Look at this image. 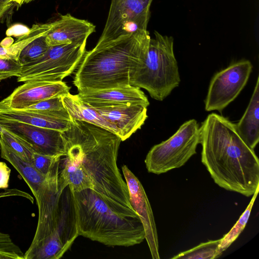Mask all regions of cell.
I'll use <instances>...</instances> for the list:
<instances>
[{
  "mask_svg": "<svg viewBox=\"0 0 259 259\" xmlns=\"http://www.w3.org/2000/svg\"><path fill=\"white\" fill-rule=\"evenodd\" d=\"M63 136L65 154L60 159L59 188L68 186L72 192L90 189L114 209L133 211L127 186L117 164L121 139L105 129L72 118Z\"/></svg>",
  "mask_w": 259,
  "mask_h": 259,
  "instance_id": "cell-1",
  "label": "cell"
},
{
  "mask_svg": "<svg viewBox=\"0 0 259 259\" xmlns=\"http://www.w3.org/2000/svg\"><path fill=\"white\" fill-rule=\"evenodd\" d=\"M201 160L214 182L246 197L259 188V160L238 133L235 124L215 113L200 126Z\"/></svg>",
  "mask_w": 259,
  "mask_h": 259,
  "instance_id": "cell-2",
  "label": "cell"
},
{
  "mask_svg": "<svg viewBox=\"0 0 259 259\" xmlns=\"http://www.w3.org/2000/svg\"><path fill=\"white\" fill-rule=\"evenodd\" d=\"M151 37L148 30L125 35L85 52L73 78L78 92L130 85L145 60Z\"/></svg>",
  "mask_w": 259,
  "mask_h": 259,
  "instance_id": "cell-3",
  "label": "cell"
},
{
  "mask_svg": "<svg viewBox=\"0 0 259 259\" xmlns=\"http://www.w3.org/2000/svg\"><path fill=\"white\" fill-rule=\"evenodd\" d=\"M73 194L79 236L106 245L124 247L145 239L143 225L136 212L114 209L90 189Z\"/></svg>",
  "mask_w": 259,
  "mask_h": 259,
  "instance_id": "cell-4",
  "label": "cell"
},
{
  "mask_svg": "<svg viewBox=\"0 0 259 259\" xmlns=\"http://www.w3.org/2000/svg\"><path fill=\"white\" fill-rule=\"evenodd\" d=\"M37 206V228L24 259L60 258L79 236L73 192L55 185Z\"/></svg>",
  "mask_w": 259,
  "mask_h": 259,
  "instance_id": "cell-5",
  "label": "cell"
},
{
  "mask_svg": "<svg viewBox=\"0 0 259 259\" xmlns=\"http://www.w3.org/2000/svg\"><path fill=\"white\" fill-rule=\"evenodd\" d=\"M143 63L132 75L130 85L146 90L150 97L162 101L178 87L181 79L171 36L154 32Z\"/></svg>",
  "mask_w": 259,
  "mask_h": 259,
  "instance_id": "cell-6",
  "label": "cell"
},
{
  "mask_svg": "<svg viewBox=\"0 0 259 259\" xmlns=\"http://www.w3.org/2000/svg\"><path fill=\"white\" fill-rule=\"evenodd\" d=\"M198 144L199 125L195 119H190L168 139L151 148L145 160L146 167L156 175L179 168L196 153Z\"/></svg>",
  "mask_w": 259,
  "mask_h": 259,
  "instance_id": "cell-7",
  "label": "cell"
},
{
  "mask_svg": "<svg viewBox=\"0 0 259 259\" xmlns=\"http://www.w3.org/2000/svg\"><path fill=\"white\" fill-rule=\"evenodd\" d=\"M87 42L72 43L49 47L34 62L22 65L18 82L38 80L62 81L76 69L85 53Z\"/></svg>",
  "mask_w": 259,
  "mask_h": 259,
  "instance_id": "cell-8",
  "label": "cell"
},
{
  "mask_svg": "<svg viewBox=\"0 0 259 259\" xmlns=\"http://www.w3.org/2000/svg\"><path fill=\"white\" fill-rule=\"evenodd\" d=\"M153 0H111L105 25L97 44L147 30Z\"/></svg>",
  "mask_w": 259,
  "mask_h": 259,
  "instance_id": "cell-9",
  "label": "cell"
},
{
  "mask_svg": "<svg viewBox=\"0 0 259 259\" xmlns=\"http://www.w3.org/2000/svg\"><path fill=\"white\" fill-rule=\"evenodd\" d=\"M252 67L250 61L241 60L216 73L210 82L205 100V110L221 113L243 89Z\"/></svg>",
  "mask_w": 259,
  "mask_h": 259,
  "instance_id": "cell-10",
  "label": "cell"
},
{
  "mask_svg": "<svg viewBox=\"0 0 259 259\" xmlns=\"http://www.w3.org/2000/svg\"><path fill=\"white\" fill-rule=\"evenodd\" d=\"M0 125L27 144L35 153L51 156L65 154V142L62 132L2 119Z\"/></svg>",
  "mask_w": 259,
  "mask_h": 259,
  "instance_id": "cell-11",
  "label": "cell"
},
{
  "mask_svg": "<svg viewBox=\"0 0 259 259\" xmlns=\"http://www.w3.org/2000/svg\"><path fill=\"white\" fill-rule=\"evenodd\" d=\"M121 169L127 186L130 203L143 225L152 258L159 259L157 229L148 197L142 184L127 166L123 165Z\"/></svg>",
  "mask_w": 259,
  "mask_h": 259,
  "instance_id": "cell-12",
  "label": "cell"
},
{
  "mask_svg": "<svg viewBox=\"0 0 259 259\" xmlns=\"http://www.w3.org/2000/svg\"><path fill=\"white\" fill-rule=\"evenodd\" d=\"M70 89L63 81H26L0 101V108L20 110L44 100L63 96L69 93Z\"/></svg>",
  "mask_w": 259,
  "mask_h": 259,
  "instance_id": "cell-13",
  "label": "cell"
},
{
  "mask_svg": "<svg viewBox=\"0 0 259 259\" xmlns=\"http://www.w3.org/2000/svg\"><path fill=\"white\" fill-rule=\"evenodd\" d=\"M77 95L83 102L94 108L127 104H140L148 107L150 104L144 93L131 85L84 90L78 92Z\"/></svg>",
  "mask_w": 259,
  "mask_h": 259,
  "instance_id": "cell-14",
  "label": "cell"
},
{
  "mask_svg": "<svg viewBox=\"0 0 259 259\" xmlns=\"http://www.w3.org/2000/svg\"><path fill=\"white\" fill-rule=\"evenodd\" d=\"M95 109L116 127L121 141L140 129L148 117L147 107L140 104H127Z\"/></svg>",
  "mask_w": 259,
  "mask_h": 259,
  "instance_id": "cell-15",
  "label": "cell"
},
{
  "mask_svg": "<svg viewBox=\"0 0 259 259\" xmlns=\"http://www.w3.org/2000/svg\"><path fill=\"white\" fill-rule=\"evenodd\" d=\"M95 31V26L91 22L67 14L53 22L46 35V42L49 47L87 42L89 35Z\"/></svg>",
  "mask_w": 259,
  "mask_h": 259,
  "instance_id": "cell-16",
  "label": "cell"
},
{
  "mask_svg": "<svg viewBox=\"0 0 259 259\" xmlns=\"http://www.w3.org/2000/svg\"><path fill=\"white\" fill-rule=\"evenodd\" d=\"M0 119L17 121L63 132L71 126V117L65 109L52 112H36L0 108Z\"/></svg>",
  "mask_w": 259,
  "mask_h": 259,
  "instance_id": "cell-17",
  "label": "cell"
},
{
  "mask_svg": "<svg viewBox=\"0 0 259 259\" xmlns=\"http://www.w3.org/2000/svg\"><path fill=\"white\" fill-rule=\"evenodd\" d=\"M0 152L1 156L12 165L26 183L36 202L39 201L52 178L59 172L46 177L38 171L32 163L10 149L1 138Z\"/></svg>",
  "mask_w": 259,
  "mask_h": 259,
  "instance_id": "cell-18",
  "label": "cell"
},
{
  "mask_svg": "<svg viewBox=\"0 0 259 259\" xmlns=\"http://www.w3.org/2000/svg\"><path fill=\"white\" fill-rule=\"evenodd\" d=\"M259 77L257 78L248 105L240 120L235 124L236 130L245 142L254 150L259 142Z\"/></svg>",
  "mask_w": 259,
  "mask_h": 259,
  "instance_id": "cell-19",
  "label": "cell"
},
{
  "mask_svg": "<svg viewBox=\"0 0 259 259\" xmlns=\"http://www.w3.org/2000/svg\"><path fill=\"white\" fill-rule=\"evenodd\" d=\"M63 103L71 118L85 121L105 129L118 136L116 127L95 108L83 102L77 95L70 93L62 96Z\"/></svg>",
  "mask_w": 259,
  "mask_h": 259,
  "instance_id": "cell-20",
  "label": "cell"
},
{
  "mask_svg": "<svg viewBox=\"0 0 259 259\" xmlns=\"http://www.w3.org/2000/svg\"><path fill=\"white\" fill-rule=\"evenodd\" d=\"M258 191L259 188H257L253 194L249 204L239 220L230 231L221 238L218 250L220 256L236 240L244 230L249 219L253 204L256 199Z\"/></svg>",
  "mask_w": 259,
  "mask_h": 259,
  "instance_id": "cell-21",
  "label": "cell"
},
{
  "mask_svg": "<svg viewBox=\"0 0 259 259\" xmlns=\"http://www.w3.org/2000/svg\"><path fill=\"white\" fill-rule=\"evenodd\" d=\"M221 239L209 240L194 247L182 252L171 257L172 259H214L219 257V245Z\"/></svg>",
  "mask_w": 259,
  "mask_h": 259,
  "instance_id": "cell-22",
  "label": "cell"
},
{
  "mask_svg": "<svg viewBox=\"0 0 259 259\" xmlns=\"http://www.w3.org/2000/svg\"><path fill=\"white\" fill-rule=\"evenodd\" d=\"M47 34L34 39L21 51L18 60L22 65L35 61L47 51L49 47L46 42Z\"/></svg>",
  "mask_w": 259,
  "mask_h": 259,
  "instance_id": "cell-23",
  "label": "cell"
},
{
  "mask_svg": "<svg viewBox=\"0 0 259 259\" xmlns=\"http://www.w3.org/2000/svg\"><path fill=\"white\" fill-rule=\"evenodd\" d=\"M39 35L36 30L32 29L28 34L18 38L10 47H3L0 46V59L18 60L19 55L24 47Z\"/></svg>",
  "mask_w": 259,
  "mask_h": 259,
  "instance_id": "cell-24",
  "label": "cell"
},
{
  "mask_svg": "<svg viewBox=\"0 0 259 259\" xmlns=\"http://www.w3.org/2000/svg\"><path fill=\"white\" fill-rule=\"evenodd\" d=\"M0 138L10 149L31 163L35 152L27 144L6 130L0 134Z\"/></svg>",
  "mask_w": 259,
  "mask_h": 259,
  "instance_id": "cell-25",
  "label": "cell"
},
{
  "mask_svg": "<svg viewBox=\"0 0 259 259\" xmlns=\"http://www.w3.org/2000/svg\"><path fill=\"white\" fill-rule=\"evenodd\" d=\"M65 109L62 96H58L38 102L20 110L44 112L59 111Z\"/></svg>",
  "mask_w": 259,
  "mask_h": 259,
  "instance_id": "cell-26",
  "label": "cell"
},
{
  "mask_svg": "<svg viewBox=\"0 0 259 259\" xmlns=\"http://www.w3.org/2000/svg\"><path fill=\"white\" fill-rule=\"evenodd\" d=\"M22 64L18 60L0 59V82L13 76H19Z\"/></svg>",
  "mask_w": 259,
  "mask_h": 259,
  "instance_id": "cell-27",
  "label": "cell"
},
{
  "mask_svg": "<svg viewBox=\"0 0 259 259\" xmlns=\"http://www.w3.org/2000/svg\"><path fill=\"white\" fill-rule=\"evenodd\" d=\"M17 251V245L10 236L0 232V259H13Z\"/></svg>",
  "mask_w": 259,
  "mask_h": 259,
  "instance_id": "cell-28",
  "label": "cell"
},
{
  "mask_svg": "<svg viewBox=\"0 0 259 259\" xmlns=\"http://www.w3.org/2000/svg\"><path fill=\"white\" fill-rule=\"evenodd\" d=\"M30 28L21 24H16L9 27L6 31L8 36H14L17 38L22 37L29 33Z\"/></svg>",
  "mask_w": 259,
  "mask_h": 259,
  "instance_id": "cell-29",
  "label": "cell"
},
{
  "mask_svg": "<svg viewBox=\"0 0 259 259\" xmlns=\"http://www.w3.org/2000/svg\"><path fill=\"white\" fill-rule=\"evenodd\" d=\"M11 169L4 162L0 161V189L9 187Z\"/></svg>",
  "mask_w": 259,
  "mask_h": 259,
  "instance_id": "cell-30",
  "label": "cell"
},
{
  "mask_svg": "<svg viewBox=\"0 0 259 259\" xmlns=\"http://www.w3.org/2000/svg\"><path fill=\"white\" fill-rule=\"evenodd\" d=\"M14 3L13 0H0V19Z\"/></svg>",
  "mask_w": 259,
  "mask_h": 259,
  "instance_id": "cell-31",
  "label": "cell"
},
{
  "mask_svg": "<svg viewBox=\"0 0 259 259\" xmlns=\"http://www.w3.org/2000/svg\"><path fill=\"white\" fill-rule=\"evenodd\" d=\"M13 39L11 36H8L3 40L0 46L3 47H9L13 44Z\"/></svg>",
  "mask_w": 259,
  "mask_h": 259,
  "instance_id": "cell-32",
  "label": "cell"
},
{
  "mask_svg": "<svg viewBox=\"0 0 259 259\" xmlns=\"http://www.w3.org/2000/svg\"><path fill=\"white\" fill-rule=\"evenodd\" d=\"M33 0H13L14 3H16L19 6H21L23 4H27Z\"/></svg>",
  "mask_w": 259,
  "mask_h": 259,
  "instance_id": "cell-33",
  "label": "cell"
},
{
  "mask_svg": "<svg viewBox=\"0 0 259 259\" xmlns=\"http://www.w3.org/2000/svg\"><path fill=\"white\" fill-rule=\"evenodd\" d=\"M5 129L0 125V134L4 131Z\"/></svg>",
  "mask_w": 259,
  "mask_h": 259,
  "instance_id": "cell-34",
  "label": "cell"
}]
</instances>
